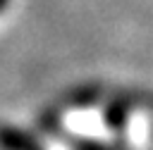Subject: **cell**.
<instances>
[{"mask_svg": "<svg viewBox=\"0 0 153 150\" xmlns=\"http://www.w3.org/2000/svg\"><path fill=\"white\" fill-rule=\"evenodd\" d=\"M105 124L110 129H122L127 124V105H120V102L108 105V110H105Z\"/></svg>", "mask_w": 153, "mask_h": 150, "instance_id": "3957f363", "label": "cell"}, {"mask_svg": "<svg viewBox=\"0 0 153 150\" xmlns=\"http://www.w3.org/2000/svg\"><path fill=\"white\" fill-rule=\"evenodd\" d=\"M98 98H100V90H98L96 86H84V88H79V90H74V93L69 95V102L76 105V107H88V105H93Z\"/></svg>", "mask_w": 153, "mask_h": 150, "instance_id": "7a4b0ae2", "label": "cell"}, {"mask_svg": "<svg viewBox=\"0 0 153 150\" xmlns=\"http://www.w3.org/2000/svg\"><path fill=\"white\" fill-rule=\"evenodd\" d=\"M0 148L2 150H43L36 143V138H31L29 133L14 126H0Z\"/></svg>", "mask_w": 153, "mask_h": 150, "instance_id": "6da1fadb", "label": "cell"}, {"mask_svg": "<svg viewBox=\"0 0 153 150\" xmlns=\"http://www.w3.org/2000/svg\"><path fill=\"white\" fill-rule=\"evenodd\" d=\"M76 150H110V148L103 143H96V140H81V143H76Z\"/></svg>", "mask_w": 153, "mask_h": 150, "instance_id": "277c9868", "label": "cell"}, {"mask_svg": "<svg viewBox=\"0 0 153 150\" xmlns=\"http://www.w3.org/2000/svg\"><path fill=\"white\" fill-rule=\"evenodd\" d=\"M7 2H10V0H0V12H2L5 7H7Z\"/></svg>", "mask_w": 153, "mask_h": 150, "instance_id": "5b68a950", "label": "cell"}]
</instances>
